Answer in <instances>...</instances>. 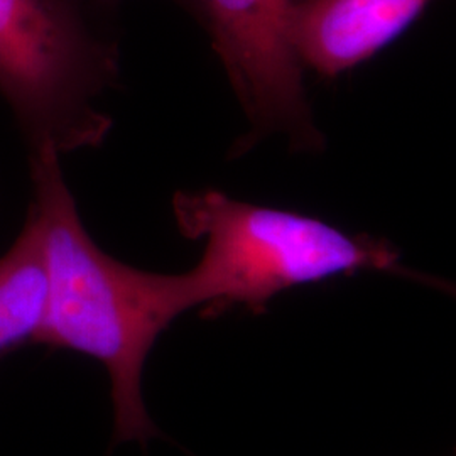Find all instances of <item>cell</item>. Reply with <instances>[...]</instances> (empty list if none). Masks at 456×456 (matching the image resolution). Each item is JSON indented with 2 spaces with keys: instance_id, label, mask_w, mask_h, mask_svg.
<instances>
[{
  "instance_id": "obj_1",
  "label": "cell",
  "mask_w": 456,
  "mask_h": 456,
  "mask_svg": "<svg viewBox=\"0 0 456 456\" xmlns=\"http://www.w3.org/2000/svg\"><path fill=\"white\" fill-rule=\"evenodd\" d=\"M34 213L43 237L48 299L36 343L78 352L110 375L115 440L158 435L142 395L147 355L193 303L184 274L147 273L117 261L83 227L53 147L31 151Z\"/></svg>"
},
{
  "instance_id": "obj_2",
  "label": "cell",
  "mask_w": 456,
  "mask_h": 456,
  "mask_svg": "<svg viewBox=\"0 0 456 456\" xmlns=\"http://www.w3.org/2000/svg\"><path fill=\"white\" fill-rule=\"evenodd\" d=\"M173 213L186 239L205 240L184 273L193 308L262 311L282 291L360 271H395L386 240L346 233L323 220L233 200L216 190L178 191Z\"/></svg>"
},
{
  "instance_id": "obj_3",
  "label": "cell",
  "mask_w": 456,
  "mask_h": 456,
  "mask_svg": "<svg viewBox=\"0 0 456 456\" xmlns=\"http://www.w3.org/2000/svg\"><path fill=\"white\" fill-rule=\"evenodd\" d=\"M114 49L66 0H0V97L31 151L102 146L112 118L98 98L118 77Z\"/></svg>"
},
{
  "instance_id": "obj_4",
  "label": "cell",
  "mask_w": 456,
  "mask_h": 456,
  "mask_svg": "<svg viewBox=\"0 0 456 456\" xmlns=\"http://www.w3.org/2000/svg\"><path fill=\"white\" fill-rule=\"evenodd\" d=\"M252 132L247 144L284 134L294 146L318 149L303 85V65L289 41V19L301 0H198Z\"/></svg>"
},
{
  "instance_id": "obj_5",
  "label": "cell",
  "mask_w": 456,
  "mask_h": 456,
  "mask_svg": "<svg viewBox=\"0 0 456 456\" xmlns=\"http://www.w3.org/2000/svg\"><path fill=\"white\" fill-rule=\"evenodd\" d=\"M429 2L301 0L289 19V41L303 68L337 78L406 31Z\"/></svg>"
},
{
  "instance_id": "obj_6",
  "label": "cell",
  "mask_w": 456,
  "mask_h": 456,
  "mask_svg": "<svg viewBox=\"0 0 456 456\" xmlns=\"http://www.w3.org/2000/svg\"><path fill=\"white\" fill-rule=\"evenodd\" d=\"M48 299L41 228L29 210L16 242L0 257V357L36 342Z\"/></svg>"
},
{
  "instance_id": "obj_7",
  "label": "cell",
  "mask_w": 456,
  "mask_h": 456,
  "mask_svg": "<svg viewBox=\"0 0 456 456\" xmlns=\"http://www.w3.org/2000/svg\"><path fill=\"white\" fill-rule=\"evenodd\" d=\"M456 456V455H455Z\"/></svg>"
}]
</instances>
